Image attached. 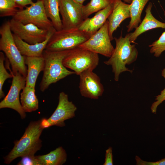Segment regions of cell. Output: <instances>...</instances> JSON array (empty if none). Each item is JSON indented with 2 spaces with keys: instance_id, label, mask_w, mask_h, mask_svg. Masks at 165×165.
<instances>
[{
  "instance_id": "obj_1",
  "label": "cell",
  "mask_w": 165,
  "mask_h": 165,
  "mask_svg": "<svg viewBox=\"0 0 165 165\" xmlns=\"http://www.w3.org/2000/svg\"><path fill=\"white\" fill-rule=\"evenodd\" d=\"M122 34L118 38H114L116 47L109 58L104 62L106 65L111 66L114 79L116 81H119V76L122 72L128 71L132 73L133 70L126 66L135 61L138 55L135 45L131 44L130 33L126 34L124 37L122 36Z\"/></svg>"
},
{
  "instance_id": "obj_2",
  "label": "cell",
  "mask_w": 165,
  "mask_h": 165,
  "mask_svg": "<svg viewBox=\"0 0 165 165\" xmlns=\"http://www.w3.org/2000/svg\"><path fill=\"white\" fill-rule=\"evenodd\" d=\"M70 50L52 51L45 49L42 56L44 59L43 73L39 86L44 92L53 83L71 75L75 74L68 70L63 64V60Z\"/></svg>"
},
{
  "instance_id": "obj_3",
  "label": "cell",
  "mask_w": 165,
  "mask_h": 165,
  "mask_svg": "<svg viewBox=\"0 0 165 165\" xmlns=\"http://www.w3.org/2000/svg\"><path fill=\"white\" fill-rule=\"evenodd\" d=\"M43 129L41 120L30 122L23 136L15 142L12 149L5 157V163L9 164L17 157L34 155L42 146L40 137Z\"/></svg>"
},
{
  "instance_id": "obj_4",
  "label": "cell",
  "mask_w": 165,
  "mask_h": 165,
  "mask_svg": "<svg viewBox=\"0 0 165 165\" xmlns=\"http://www.w3.org/2000/svg\"><path fill=\"white\" fill-rule=\"evenodd\" d=\"M10 29L9 20L4 23L0 28V50L5 53L15 74L19 72L26 77L27 68L25 63V56L22 55L14 40Z\"/></svg>"
},
{
  "instance_id": "obj_5",
  "label": "cell",
  "mask_w": 165,
  "mask_h": 165,
  "mask_svg": "<svg viewBox=\"0 0 165 165\" xmlns=\"http://www.w3.org/2000/svg\"><path fill=\"white\" fill-rule=\"evenodd\" d=\"M90 36L78 28L56 31L45 49L52 51L71 50L84 43Z\"/></svg>"
},
{
  "instance_id": "obj_6",
  "label": "cell",
  "mask_w": 165,
  "mask_h": 165,
  "mask_svg": "<svg viewBox=\"0 0 165 165\" xmlns=\"http://www.w3.org/2000/svg\"><path fill=\"white\" fill-rule=\"evenodd\" d=\"M99 60L98 54L78 47L70 50L63 59V64L79 75L85 71H93L98 65Z\"/></svg>"
},
{
  "instance_id": "obj_7",
  "label": "cell",
  "mask_w": 165,
  "mask_h": 165,
  "mask_svg": "<svg viewBox=\"0 0 165 165\" xmlns=\"http://www.w3.org/2000/svg\"><path fill=\"white\" fill-rule=\"evenodd\" d=\"M25 7L18 9L12 18L24 24H32L45 30H48L53 26L46 15L43 0H37Z\"/></svg>"
},
{
  "instance_id": "obj_8",
  "label": "cell",
  "mask_w": 165,
  "mask_h": 165,
  "mask_svg": "<svg viewBox=\"0 0 165 165\" xmlns=\"http://www.w3.org/2000/svg\"><path fill=\"white\" fill-rule=\"evenodd\" d=\"M109 35L108 22L107 20L97 32L79 47L109 58L114 50Z\"/></svg>"
},
{
  "instance_id": "obj_9",
  "label": "cell",
  "mask_w": 165,
  "mask_h": 165,
  "mask_svg": "<svg viewBox=\"0 0 165 165\" xmlns=\"http://www.w3.org/2000/svg\"><path fill=\"white\" fill-rule=\"evenodd\" d=\"M13 34L30 44H35L44 41L48 30L40 28L32 24H24L13 18L9 20Z\"/></svg>"
},
{
  "instance_id": "obj_10",
  "label": "cell",
  "mask_w": 165,
  "mask_h": 165,
  "mask_svg": "<svg viewBox=\"0 0 165 165\" xmlns=\"http://www.w3.org/2000/svg\"><path fill=\"white\" fill-rule=\"evenodd\" d=\"M13 75L11 85L6 96L0 103V108H9L17 112L22 119L26 117L19 100L20 91L26 86V79L20 73L17 72Z\"/></svg>"
},
{
  "instance_id": "obj_11",
  "label": "cell",
  "mask_w": 165,
  "mask_h": 165,
  "mask_svg": "<svg viewBox=\"0 0 165 165\" xmlns=\"http://www.w3.org/2000/svg\"><path fill=\"white\" fill-rule=\"evenodd\" d=\"M83 6L72 0H60L59 10L61 17L62 29L78 27L84 20Z\"/></svg>"
},
{
  "instance_id": "obj_12",
  "label": "cell",
  "mask_w": 165,
  "mask_h": 165,
  "mask_svg": "<svg viewBox=\"0 0 165 165\" xmlns=\"http://www.w3.org/2000/svg\"><path fill=\"white\" fill-rule=\"evenodd\" d=\"M79 75V88L82 96L97 99L102 96L104 90L103 86L99 77L93 71H85Z\"/></svg>"
},
{
  "instance_id": "obj_13",
  "label": "cell",
  "mask_w": 165,
  "mask_h": 165,
  "mask_svg": "<svg viewBox=\"0 0 165 165\" xmlns=\"http://www.w3.org/2000/svg\"><path fill=\"white\" fill-rule=\"evenodd\" d=\"M76 110L75 105L68 100V95L64 92H60L57 106L52 115L47 119L50 126H64V121L75 117Z\"/></svg>"
},
{
  "instance_id": "obj_14",
  "label": "cell",
  "mask_w": 165,
  "mask_h": 165,
  "mask_svg": "<svg viewBox=\"0 0 165 165\" xmlns=\"http://www.w3.org/2000/svg\"><path fill=\"white\" fill-rule=\"evenodd\" d=\"M114 0L105 8L97 12L91 18L85 19L78 28L90 36L97 32L107 20L112 13Z\"/></svg>"
},
{
  "instance_id": "obj_15",
  "label": "cell",
  "mask_w": 165,
  "mask_h": 165,
  "mask_svg": "<svg viewBox=\"0 0 165 165\" xmlns=\"http://www.w3.org/2000/svg\"><path fill=\"white\" fill-rule=\"evenodd\" d=\"M130 4L122 0H114L112 11L108 16V32L111 41L114 38L113 34L121 23L125 19L130 18Z\"/></svg>"
},
{
  "instance_id": "obj_16",
  "label": "cell",
  "mask_w": 165,
  "mask_h": 165,
  "mask_svg": "<svg viewBox=\"0 0 165 165\" xmlns=\"http://www.w3.org/2000/svg\"><path fill=\"white\" fill-rule=\"evenodd\" d=\"M56 30L53 26L48 31L46 39L43 42L35 44H30L24 41L13 34L15 42L21 53L26 57H40L45 49L50 39Z\"/></svg>"
},
{
  "instance_id": "obj_17",
  "label": "cell",
  "mask_w": 165,
  "mask_h": 165,
  "mask_svg": "<svg viewBox=\"0 0 165 165\" xmlns=\"http://www.w3.org/2000/svg\"><path fill=\"white\" fill-rule=\"evenodd\" d=\"M152 3L149 2L145 10L144 18L135 31L130 33V41L131 43H135V41L138 36L148 31L159 28L165 29V23L157 20L152 15Z\"/></svg>"
},
{
  "instance_id": "obj_18",
  "label": "cell",
  "mask_w": 165,
  "mask_h": 165,
  "mask_svg": "<svg viewBox=\"0 0 165 165\" xmlns=\"http://www.w3.org/2000/svg\"><path fill=\"white\" fill-rule=\"evenodd\" d=\"M25 63L28 66L26 86L35 87L38 77L39 73L44 69V58L43 56L40 57L25 56Z\"/></svg>"
},
{
  "instance_id": "obj_19",
  "label": "cell",
  "mask_w": 165,
  "mask_h": 165,
  "mask_svg": "<svg viewBox=\"0 0 165 165\" xmlns=\"http://www.w3.org/2000/svg\"><path fill=\"white\" fill-rule=\"evenodd\" d=\"M150 0H132L130 4V20L127 26V32L136 29L141 22V16L142 11Z\"/></svg>"
},
{
  "instance_id": "obj_20",
  "label": "cell",
  "mask_w": 165,
  "mask_h": 165,
  "mask_svg": "<svg viewBox=\"0 0 165 165\" xmlns=\"http://www.w3.org/2000/svg\"><path fill=\"white\" fill-rule=\"evenodd\" d=\"M20 102L25 112H31L38 109V101L35 94V87L26 86L20 93Z\"/></svg>"
},
{
  "instance_id": "obj_21",
  "label": "cell",
  "mask_w": 165,
  "mask_h": 165,
  "mask_svg": "<svg viewBox=\"0 0 165 165\" xmlns=\"http://www.w3.org/2000/svg\"><path fill=\"white\" fill-rule=\"evenodd\" d=\"M60 0H43L46 15L56 31L62 29L59 10Z\"/></svg>"
},
{
  "instance_id": "obj_22",
  "label": "cell",
  "mask_w": 165,
  "mask_h": 165,
  "mask_svg": "<svg viewBox=\"0 0 165 165\" xmlns=\"http://www.w3.org/2000/svg\"><path fill=\"white\" fill-rule=\"evenodd\" d=\"M42 165H61L66 161L67 154L62 147H59L49 153L36 156Z\"/></svg>"
},
{
  "instance_id": "obj_23",
  "label": "cell",
  "mask_w": 165,
  "mask_h": 165,
  "mask_svg": "<svg viewBox=\"0 0 165 165\" xmlns=\"http://www.w3.org/2000/svg\"><path fill=\"white\" fill-rule=\"evenodd\" d=\"M114 0H90L83 6L82 12L84 20L93 13L101 10L109 5Z\"/></svg>"
},
{
  "instance_id": "obj_24",
  "label": "cell",
  "mask_w": 165,
  "mask_h": 165,
  "mask_svg": "<svg viewBox=\"0 0 165 165\" xmlns=\"http://www.w3.org/2000/svg\"><path fill=\"white\" fill-rule=\"evenodd\" d=\"M19 8L14 0H0V16L5 17L15 15Z\"/></svg>"
},
{
  "instance_id": "obj_25",
  "label": "cell",
  "mask_w": 165,
  "mask_h": 165,
  "mask_svg": "<svg viewBox=\"0 0 165 165\" xmlns=\"http://www.w3.org/2000/svg\"><path fill=\"white\" fill-rule=\"evenodd\" d=\"M5 55L2 52H0V98L5 97V94L2 90L3 85L5 81L8 79L13 78V75L9 73L6 70L4 61L5 60Z\"/></svg>"
},
{
  "instance_id": "obj_26",
  "label": "cell",
  "mask_w": 165,
  "mask_h": 165,
  "mask_svg": "<svg viewBox=\"0 0 165 165\" xmlns=\"http://www.w3.org/2000/svg\"><path fill=\"white\" fill-rule=\"evenodd\" d=\"M150 48V52L156 57H159L165 51V31L163 32L159 39L149 45Z\"/></svg>"
},
{
  "instance_id": "obj_27",
  "label": "cell",
  "mask_w": 165,
  "mask_h": 165,
  "mask_svg": "<svg viewBox=\"0 0 165 165\" xmlns=\"http://www.w3.org/2000/svg\"><path fill=\"white\" fill-rule=\"evenodd\" d=\"M161 75L165 79V68L162 71ZM156 101L153 103L151 107V112L152 113H156L158 106L165 100V87L161 91L160 94L156 97Z\"/></svg>"
},
{
  "instance_id": "obj_28",
  "label": "cell",
  "mask_w": 165,
  "mask_h": 165,
  "mask_svg": "<svg viewBox=\"0 0 165 165\" xmlns=\"http://www.w3.org/2000/svg\"><path fill=\"white\" fill-rule=\"evenodd\" d=\"M18 165H42L36 156H26L22 157L21 160L18 163Z\"/></svg>"
},
{
  "instance_id": "obj_29",
  "label": "cell",
  "mask_w": 165,
  "mask_h": 165,
  "mask_svg": "<svg viewBox=\"0 0 165 165\" xmlns=\"http://www.w3.org/2000/svg\"><path fill=\"white\" fill-rule=\"evenodd\" d=\"M135 159L138 165H165V158L155 162L144 161L138 156H135Z\"/></svg>"
},
{
  "instance_id": "obj_30",
  "label": "cell",
  "mask_w": 165,
  "mask_h": 165,
  "mask_svg": "<svg viewBox=\"0 0 165 165\" xmlns=\"http://www.w3.org/2000/svg\"><path fill=\"white\" fill-rule=\"evenodd\" d=\"M103 165H113L112 148L111 147H109L106 150L105 162Z\"/></svg>"
},
{
  "instance_id": "obj_31",
  "label": "cell",
  "mask_w": 165,
  "mask_h": 165,
  "mask_svg": "<svg viewBox=\"0 0 165 165\" xmlns=\"http://www.w3.org/2000/svg\"><path fill=\"white\" fill-rule=\"evenodd\" d=\"M20 9H23L24 7L28 5H31L34 2L32 0H14Z\"/></svg>"
},
{
  "instance_id": "obj_32",
  "label": "cell",
  "mask_w": 165,
  "mask_h": 165,
  "mask_svg": "<svg viewBox=\"0 0 165 165\" xmlns=\"http://www.w3.org/2000/svg\"><path fill=\"white\" fill-rule=\"evenodd\" d=\"M41 125L43 129L51 127L47 119L45 118L41 120Z\"/></svg>"
},
{
  "instance_id": "obj_33",
  "label": "cell",
  "mask_w": 165,
  "mask_h": 165,
  "mask_svg": "<svg viewBox=\"0 0 165 165\" xmlns=\"http://www.w3.org/2000/svg\"><path fill=\"white\" fill-rule=\"evenodd\" d=\"M72 0L78 3H79L80 4H83V3L86 0Z\"/></svg>"
},
{
  "instance_id": "obj_34",
  "label": "cell",
  "mask_w": 165,
  "mask_h": 165,
  "mask_svg": "<svg viewBox=\"0 0 165 165\" xmlns=\"http://www.w3.org/2000/svg\"><path fill=\"white\" fill-rule=\"evenodd\" d=\"M125 3H127L128 4H130L132 2V0H122Z\"/></svg>"
}]
</instances>
